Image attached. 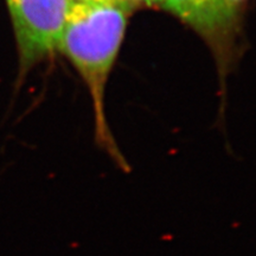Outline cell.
<instances>
[{
    "label": "cell",
    "mask_w": 256,
    "mask_h": 256,
    "mask_svg": "<svg viewBox=\"0 0 256 256\" xmlns=\"http://www.w3.org/2000/svg\"><path fill=\"white\" fill-rule=\"evenodd\" d=\"M164 8L206 42L220 68L229 63L238 31V14L224 0H165Z\"/></svg>",
    "instance_id": "obj_3"
},
{
    "label": "cell",
    "mask_w": 256,
    "mask_h": 256,
    "mask_svg": "<svg viewBox=\"0 0 256 256\" xmlns=\"http://www.w3.org/2000/svg\"><path fill=\"white\" fill-rule=\"evenodd\" d=\"M127 5L134 8L136 6H159L164 8L165 0H124Z\"/></svg>",
    "instance_id": "obj_4"
},
{
    "label": "cell",
    "mask_w": 256,
    "mask_h": 256,
    "mask_svg": "<svg viewBox=\"0 0 256 256\" xmlns=\"http://www.w3.org/2000/svg\"><path fill=\"white\" fill-rule=\"evenodd\" d=\"M130 8L121 4H69L58 49L74 64L90 92L96 138L113 150L106 122L107 80L122 44Z\"/></svg>",
    "instance_id": "obj_1"
},
{
    "label": "cell",
    "mask_w": 256,
    "mask_h": 256,
    "mask_svg": "<svg viewBox=\"0 0 256 256\" xmlns=\"http://www.w3.org/2000/svg\"><path fill=\"white\" fill-rule=\"evenodd\" d=\"M68 2L69 4H121L130 8L124 0H68Z\"/></svg>",
    "instance_id": "obj_5"
},
{
    "label": "cell",
    "mask_w": 256,
    "mask_h": 256,
    "mask_svg": "<svg viewBox=\"0 0 256 256\" xmlns=\"http://www.w3.org/2000/svg\"><path fill=\"white\" fill-rule=\"evenodd\" d=\"M17 40L19 69L24 76L32 66L58 49L68 0H5Z\"/></svg>",
    "instance_id": "obj_2"
},
{
    "label": "cell",
    "mask_w": 256,
    "mask_h": 256,
    "mask_svg": "<svg viewBox=\"0 0 256 256\" xmlns=\"http://www.w3.org/2000/svg\"><path fill=\"white\" fill-rule=\"evenodd\" d=\"M224 2H226V5H228L230 8H232L234 11H236L238 14V11L241 10L242 6L246 4L247 0H224Z\"/></svg>",
    "instance_id": "obj_6"
}]
</instances>
